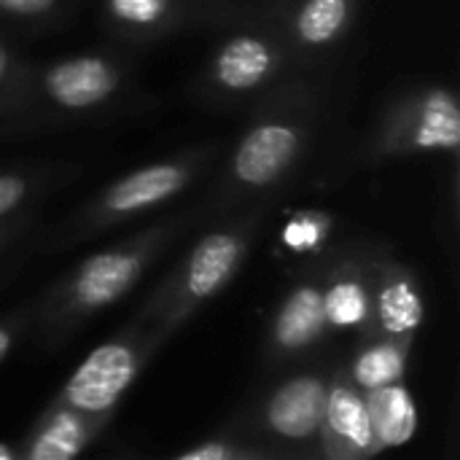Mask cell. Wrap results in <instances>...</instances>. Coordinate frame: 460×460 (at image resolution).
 I'll return each mask as SVG.
<instances>
[{"label":"cell","instance_id":"cell-20","mask_svg":"<svg viewBox=\"0 0 460 460\" xmlns=\"http://www.w3.org/2000/svg\"><path fill=\"white\" fill-rule=\"evenodd\" d=\"M291 456L267 447V445H256V442H229V439H210L202 442L181 456L170 460H286Z\"/></svg>","mask_w":460,"mask_h":460},{"label":"cell","instance_id":"cell-5","mask_svg":"<svg viewBox=\"0 0 460 460\" xmlns=\"http://www.w3.org/2000/svg\"><path fill=\"white\" fill-rule=\"evenodd\" d=\"M221 154L218 143H202L178 154L162 156L132 172L111 181L94 197H89L54 234L49 248H67L124 226L170 199L181 197L199 175H205Z\"/></svg>","mask_w":460,"mask_h":460},{"label":"cell","instance_id":"cell-16","mask_svg":"<svg viewBox=\"0 0 460 460\" xmlns=\"http://www.w3.org/2000/svg\"><path fill=\"white\" fill-rule=\"evenodd\" d=\"M111 423V418L81 415L59 402H51L38 418L16 460H75Z\"/></svg>","mask_w":460,"mask_h":460},{"label":"cell","instance_id":"cell-6","mask_svg":"<svg viewBox=\"0 0 460 460\" xmlns=\"http://www.w3.org/2000/svg\"><path fill=\"white\" fill-rule=\"evenodd\" d=\"M296 67L272 13H267V19H245L213 49L191 92L210 108H253Z\"/></svg>","mask_w":460,"mask_h":460},{"label":"cell","instance_id":"cell-24","mask_svg":"<svg viewBox=\"0 0 460 460\" xmlns=\"http://www.w3.org/2000/svg\"><path fill=\"white\" fill-rule=\"evenodd\" d=\"M30 226H32V213H30V210L13 216V218H8V221H0V253H3L5 248H11Z\"/></svg>","mask_w":460,"mask_h":460},{"label":"cell","instance_id":"cell-13","mask_svg":"<svg viewBox=\"0 0 460 460\" xmlns=\"http://www.w3.org/2000/svg\"><path fill=\"white\" fill-rule=\"evenodd\" d=\"M334 375V372H332ZM329 372H305L283 380L261 407V426L291 445H307L318 439V429L323 420L329 385Z\"/></svg>","mask_w":460,"mask_h":460},{"label":"cell","instance_id":"cell-17","mask_svg":"<svg viewBox=\"0 0 460 460\" xmlns=\"http://www.w3.org/2000/svg\"><path fill=\"white\" fill-rule=\"evenodd\" d=\"M415 340H361V348L342 372L361 394L404 383Z\"/></svg>","mask_w":460,"mask_h":460},{"label":"cell","instance_id":"cell-7","mask_svg":"<svg viewBox=\"0 0 460 460\" xmlns=\"http://www.w3.org/2000/svg\"><path fill=\"white\" fill-rule=\"evenodd\" d=\"M458 148L460 105L456 89L445 84H415L383 108L361 156L367 164H385L423 154L456 156Z\"/></svg>","mask_w":460,"mask_h":460},{"label":"cell","instance_id":"cell-8","mask_svg":"<svg viewBox=\"0 0 460 460\" xmlns=\"http://www.w3.org/2000/svg\"><path fill=\"white\" fill-rule=\"evenodd\" d=\"M167 340L146 326L127 323L121 334L97 345L67 377L54 402L92 418H113L146 364Z\"/></svg>","mask_w":460,"mask_h":460},{"label":"cell","instance_id":"cell-14","mask_svg":"<svg viewBox=\"0 0 460 460\" xmlns=\"http://www.w3.org/2000/svg\"><path fill=\"white\" fill-rule=\"evenodd\" d=\"M321 460H375V434L364 394L342 375H332L323 420L318 429Z\"/></svg>","mask_w":460,"mask_h":460},{"label":"cell","instance_id":"cell-18","mask_svg":"<svg viewBox=\"0 0 460 460\" xmlns=\"http://www.w3.org/2000/svg\"><path fill=\"white\" fill-rule=\"evenodd\" d=\"M377 453L407 445L418 431V407L404 383L364 394Z\"/></svg>","mask_w":460,"mask_h":460},{"label":"cell","instance_id":"cell-21","mask_svg":"<svg viewBox=\"0 0 460 460\" xmlns=\"http://www.w3.org/2000/svg\"><path fill=\"white\" fill-rule=\"evenodd\" d=\"M67 3L70 0H0V19L19 22V24L49 22Z\"/></svg>","mask_w":460,"mask_h":460},{"label":"cell","instance_id":"cell-3","mask_svg":"<svg viewBox=\"0 0 460 460\" xmlns=\"http://www.w3.org/2000/svg\"><path fill=\"white\" fill-rule=\"evenodd\" d=\"M129 86L127 62L86 51L51 65H30L11 100L0 108V140H22L49 129L97 121Z\"/></svg>","mask_w":460,"mask_h":460},{"label":"cell","instance_id":"cell-4","mask_svg":"<svg viewBox=\"0 0 460 460\" xmlns=\"http://www.w3.org/2000/svg\"><path fill=\"white\" fill-rule=\"evenodd\" d=\"M270 216V199L224 216L210 226L146 296L129 323L170 340L208 302H213L245 267L253 243Z\"/></svg>","mask_w":460,"mask_h":460},{"label":"cell","instance_id":"cell-22","mask_svg":"<svg viewBox=\"0 0 460 460\" xmlns=\"http://www.w3.org/2000/svg\"><path fill=\"white\" fill-rule=\"evenodd\" d=\"M30 62H24L8 40L0 38V108L11 100L16 86L22 84Z\"/></svg>","mask_w":460,"mask_h":460},{"label":"cell","instance_id":"cell-19","mask_svg":"<svg viewBox=\"0 0 460 460\" xmlns=\"http://www.w3.org/2000/svg\"><path fill=\"white\" fill-rule=\"evenodd\" d=\"M67 170L54 167V164H40V167H13L0 172V221H8L19 213L27 210L32 199L46 194L59 175Z\"/></svg>","mask_w":460,"mask_h":460},{"label":"cell","instance_id":"cell-26","mask_svg":"<svg viewBox=\"0 0 460 460\" xmlns=\"http://www.w3.org/2000/svg\"><path fill=\"white\" fill-rule=\"evenodd\" d=\"M286 460H294V458H286Z\"/></svg>","mask_w":460,"mask_h":460},{"label":"cell","instance_id":"cell-25","mask_svg":"<svg viewBox=\"0 0 460 460\" xmlns=\"http://www.w3.org/2000/svg\"><path fill=\"white\" fill-rule=\"evenodd\" d=\"M0 460H16V453L8 445H3V442H0Z\"/></svg>","mask_w":460,"mask_h":460},{"label":"cell","instance_id":"cell-9","mask_svg":"<svg viewBox=\"0 0 460 460\" xmlns=\"http://www.w3.org/2000/svg\"><path fill=\"white\" fill-rule=\"evenodd\" d=\"M240 11L216 0H102V24L129 43H156L191 27L229 22Z\"/></svg>","mask_w":460,"mask_h":460},{"label":"cell","instance_id":"cell-2","mask_svg":"<svg viewBox=\"0 0 460 460\" xmlns=\"http://www.w3.org/2000/svg\"><path fill=\"white\" fill-rule=\"evenodd\" d=\"M191 224H197L194 208L162 218L81 259L30 307V326H35L40 342L51 348L62 345L86 321L121 302L140 283L156 256Z\"/></svg>","mask_w":460,"mask_h":460},{"label":"cell","instance_id":"cell-12","mask_svg":"<svg viewBox=\"0 0 460 460\" xmlns=\"http://www.w3.org/2000/svg\"><path fill=\"white\" fill-rule=\"evenodd\" d=\"M426 318L418 275L394 256L372 259V318L364 340H415Z\"/></svg>","mask_w":460,"mask_h":460},{"label":"cell","instance_id":"cell-23","mask_svg":"<svg viewBox=\"0 0 460 460\" xmlns=\"http://www.w3.org/2000/svg\"><path fill=\"white\" fill-rule=\"evenodd\" d=\"M30 326V310H19L8 318H0V361L13 350L16 340L27 332Z\"/></svg>","mask_w":460,"mask_h":460},{"label":"cell","instance_id":"cell-1","mask_svg":"<svg viewBox=\"0 0 460 460\" xmlns=\"http://www.w3.org/2000/svg\"><path fill=\"white\" fill-rule=\"evenodd\" d=\"M323 108L321 89L296 73L264 94L251 108L248 124L229 148L210 191L194 208L197 221L232 216L272 199L310 156Z\"/></svg>","mask_w":460,"mask_h":460},{"label":"cell","instance_id":"cell-11","mask_svg":"<svg viewBox=\"0 0 460 460\" xmlns=\"http://www.w3.org/2000/svg\"><path fill=\"white\" fill-rule=\"evenodd\" d=\"M321 294V270L296 280L278 302L267 326V358L288 364L313 353L329 337Z\"/></svg>","mask_w":460,"mask_h":460},{"label":"cell","instance_id":"cell-15","mask_svg":"<svg viewBox=\"0 0 460 460\" xmlns=\"http://www.w3.org/2000/svg\"><path fill=\"white\" fill-rule=\"evenodd\" d=\"M372 253L350 251L321 270L329 329L356 332L364 340L372 318Z\"/></svg>","mask_w":460,"mask_h":460},{"label":"cell","instance_id":"cell-10","mask_svg":"<svg viewBox=\"0 0 460 460\" xmlns=\"http://www.w3.org/2000/svg\"><path fill=\"white\" fill-rule=\"evenodd\" d=\"M358 0H278L272 19L294 57L310 65L326 59L353 30Z\"/></svg>","mask_w":460,"mask_h":460}]
</instances>
